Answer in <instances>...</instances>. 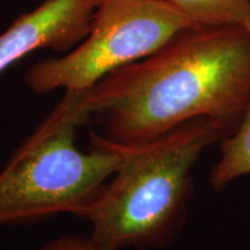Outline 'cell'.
I'll return each instance as SVG.
<instances>
[{
  "instance_id": "1",
  "label": "cell",
  "mask_w": 250,
  "mask_h": 250,
  "mask_svg": "<svg viewBox=\"0 0 250 250\" xmlns=\"http://www.w3.org/2000/svg\"><path fill=\"white\" fill-rule=\"evenodd\" d=\"M250 101V35L243 26L192 27L155 54L111 72L86 90L103 137L155 139L196 118L232 133Z\"/></svg>"
},
{
  "instance_id": "2",
  "label": "cell",
  "mask_w": 250,
  "mask_h": 250,
  "mask_svg": "<svg viewBox=\"0 0 250 250\" xmlns=\"http://www.w3.org/2000/svg\"><path fill=\"white\" fill-rule=\"evenodd\" d=\"M229 134L211 118H196L139 144L107 143L121 165L83 214L100 250L158 248L182 227L192 191V170L203 152Z\"/></svg>"
},
{
  "instance_id": "3",
  "label": "cell",
  "mask_w": 250,
  "mask_h": 250,
  "mask_svg": "<svg viewBox=\"0 0 250 250\" xmlns=\"http://www.w3.org/2000/svg\"><path fill=\"white\" fill-rule=\"evenodd\" d=\"M86 90H67L0 171V225L42 220L59 213L83 217L121 165L101 134L89 152L77 148V129L92 116Z\"/></svg>"
},
{
  "instance_id": "4",
  "label": "cell",
  "mask_w": 250,
  "mask_h": 250,
  "mask_svg": "<svg viewBox=\"0 0 250 250\" xmlns=\"http://www.w3.org/2000/svg\"><path fill=\"white\" fill-rule=\"evenodd\" d=\"M192 27L167 0H102L88 36L68 54L31 65L24 83L39 95L57 89L87 90Z\"/></svg>"
},
{
  "instance_id": "5",
  "label": "cell",
  "mask_w": 250,
  "mask_h": 250,
  "mask_svg": "<svg viewBox=\"0 0 250 250\" xmlns=\"http://www.w3.org/2000/svg\"><path fill=\"white\" fill-rule=\"evenodd\" d=\"M102 0H45L0 34V73L39 49L67 51L88 36Z\"/></svg>"
},
{
  "instance_id": "6",
  "label": "cell",
  "mask_w": 250,
  "mask_h": 250,
  "mask_svg": "<svg viewBox=\"0 0 250 250\" xmlns=\"http://www.w3.org/2000/svg\"><path fill=\"white\" fill-rule=\"evenodd\" d=\"M245 175H250V101L236 129L221 140L220 156L211 169L210 183L220 191Z\"/></svg>"
},
{
  "instance_id": "7",
  "label": "cell",
  "mask_w": 250,
  "mask_h": 250,
  "mask_svg": "<svg viewBox=\"0 0 250 250\" xmlns=\"http://www.w3.org/2000/svg\"><path fill=\"white\" fill-rule=\"evenodd\" d=\"M195 27L243 26L250 0H167Z\"/></svg>"
},
{
  "instance_id": "8",
  "label": "cell",
  "mask_w": 250,
  "mask_h": 250,
  "mask_svg": "<svg viewBox=\"0 0 250 250\" xmlns=\"http://www.w3.org/2000/svg\"><path fill=\"white\" fill-rule=\"evenodd\" d=\"M39 250H100L90 236L62 235L45 242Z\"/></svg>"
},
{
  "instance_id": "9",
  "label": "cell",
  "mask_w": 250,
  "mask_h": 250,
  "mask_svg": "<svg viewBox=\"0 0 250 250\" xmlns=\"http://www.w3.org/2000/svg\"><path fill=\"white\" fill-rule=\"evenodd\" d=\"M243 27L246 28L247 31H248V33H249V35H250V17L248 18V20L246 21V23L243 24Z\"/></svg>"
},
{
  "instance_id": "10",
  "label": "cell",
  "mask_w": 250,
  "mask_h": 250,
  "mask_svg": "<svg viewBox=\"0 0 250 250\" xmlns=\"http://www.w3.org/2000/svg\"><path fill=\"white\" fill-rule=\"evenodd\" d=\"M15 1H20V0H15Z\"/></svg>"
}]
</instances>
